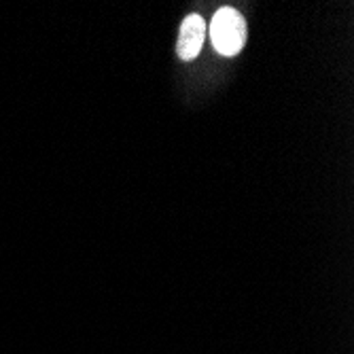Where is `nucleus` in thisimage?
I'll return each mask as SVG.
<instances>
[{
    "mask_svg": "<svg viewBox=\"0 0 354 354\" xmlns=\"http://www.w3.org/2000/svg\"><path fill=\"white\" fill-rule=\"evenodd\" d=\"M204 37H206L204 19L200 15L185 17L183 26H180V32H178V45H176L178 57L185 59V62L196 59L202 45H204Z\"/></svg>",
    "mask_w": 354,
    "mask_h": 354,
    "instance_id": "f03ea898",
    "label": "nucleus"
},
{
    "mask_svg": "<svg viewBox=\"0 0 354 354\" xmlns=\"http://www.w3.org/2000/svg\"><path fill=\"white\" fill-rule=\"evenodd\" d=\"M212 45L223 55H236L246 43V24L244 17L230 7H223L216 11L210 24Z\"/></svg>",
    "mask_w": 354,
    "mask_h": 354,
    "instance_id": "f257e3e1",
    "label": "nucleus"
}]
</instances>
